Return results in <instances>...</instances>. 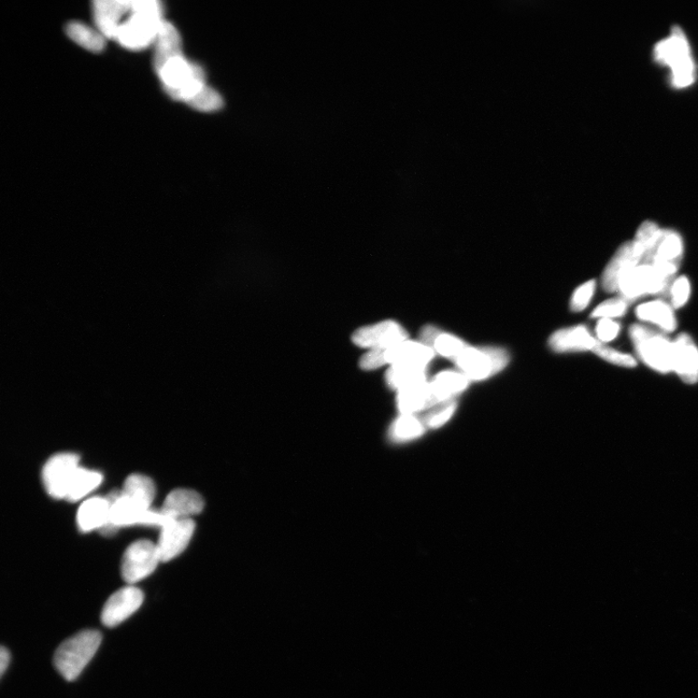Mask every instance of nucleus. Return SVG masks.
Segmentation results:
<instances>
[{
  "instance_id": "nucleus-1",
  "label": "nucleus",
  "mask_w": 698,
  "mask_h": 698,
  "mask_svg": "<svg viewBox=\"0 0 698 698\" xmlns=\"http://www.w3.org/2000/svg\"><path fill=\"white\" fill-rule=\"evenodd\" d=\"M132 15L120 25L115 40L123 48L142 51L154 44L163 22L162 4L158 0L133 2Z\"/></svg>"
},
{
  "instance_id": "nucleus-2",
  "label": "nucleus",
  "mask_w": 698,
  "mask_h": 698,
  "mask_svg": "<svg viewBox=\"0 0 698 698\" xmlns=\"http://www.w3.org/2000/svg\"><path fill=\"white\" fill-rule=\"evenodd\" d=\"M103 643V634L96 630H84L68 638L56 649L54 665L66 681L76 680Z\"/></svg>"
},
{
  "instance_id": "nucleus-3",
  "label": "nucleus",
  "mask_w": 698,
  "mask_h": 698,
  "mask_svg": "<svg viewBox=\"0 0 698 698\" xmlns=\"http://www.w3.org/2000/svg\"><path fill=\"white\" fill-rule=\"evenodd\" d=\"M630 337L639 359L648 367L661 374L673 372V341L640 324L631 326Z\"/></svg>"
},
{
  "instance_id": "nucleus-4",
  "label": "nucleus",
  "mask_w": 698,
  "mask_h": 698,
  "mask_svg": "<svg viewBox=\"0 0 698 698\" xmlns=\"http://www.w3.org/2000/svg\"><path fill=\"white\" fill-rule=\"evenodd\" d=\"M654 56L659 63L672 67V81L675 87H687L694 80L695 66L689 43L679 26L673 28L671 36L658 43Z\"/></svg>"
},
{
  "instance_id": "nucleus-5",
  "label": "nucleus",
  "mask_w": 698,
  "mask_h": 698,
  "mask_svg": "<svg viewBox=\"0 0 698 698\" xmlns=\"http://www.w3.org/2000/svg\"><path fill=\"white\" fill-rule=\"evenodd\" d=\"M683 255L681 235L672 230H661L652 239L640 264L656 268L669 280L674 281Z\"/></svg>"
},
{
  "instance_id": "nucleus-6",
  "label": "nucleus",
  "mask_w": 698,
  "mask_h": 698,
  "mask_svg": "<svg viewBox=\"0 0 698 698\" xmlns=\"http://www.w3.org/2000/svg\"><path fill=\"white\" fill-rule=\"evenodd\" d=\"M673 282L656 268L639 264L622 278L617 292L629 303L646 295H658L664 300L669 299Z\"/></svg>"
},
{
  "instance_id": "nucleus-7",
  "label": "nucleus",
  "mask_w": 698,
  "mask_h": 698,
  "mask_svg": "<svg viewBox=\"0 0 698 698\" xmlns=\"http://www.w3.org/2000/svg\"><path fill=\"white\" fill-rule=\"evenodd\" d=\"M453 362L468 380H483L500 373L509 362V354L501 348L467 347Z\"/></svg>"
},
{
  "instance_id": "nucleus-8",
  "label": "nucleus",
  "mask_w": 698,
  "mask_h": 698,
  "mask_svg": "<svg viewBox=\"0 0 698 698\" xmlns=\"http://www.w3.org/2000/svg\"><path fill=\"white\" fill-rule=\"evenodd\" d=\"M435 351L417 341L405 340L388 349H369L361 358L359 365L366 370L377 369L384 365L418 363L428 366Z\"/></svg>"
},
{
  "instance_id": "nucleus-9",
  "label": "nucleus",
  "mask_w": 698,
  "mask_h": 698,
  "mask_svg": "<svg viewBox=\"0 0 698 698\" xmlns=\"http://www.w3.org/2000/svg\"><path fill=\"white\" fill-rule=\"evenodd\" d=\"M162 562L158 546L150 540L135 541L123 555L122 575L128 584L150 576Z\"/></svg>"
},
{
  "instance_id": "nucleus-10",
  "label": "nucleus",
  "mask_w": 698,
  "mask_h": 698,
  "mask_svg": "<svg viewBox=\"0 0 698 698\" xmlns=\"http://www.w3.org/2000/svg\"><path fill=\"white\" fill-rule=\"evenodd\" d=\"M80 457L75 453H59L52 456L42 471V480L48 494L54 498H66L71 481L79 467Z\"/></svg>"
},
{
  "instance_id": "nucleus-11",
  "label": "nucleus",
  "mask_w": 698,
  "mask_h": 698,
  "mask_svg": "<svg viewBox=\"0 0 698 698\" xmlns=\"http://www.w3.org/2000/svg\"><path fill=\"white\" fill-rule=\"evenodd\" d=\"M408 338L403 327L392 320L362 327L352 335L353 344L369 349H388Z\"/></svg>"
},
{
  "instance_id": "nucleus-12",
  "label": "nucleus",
  "mask_w": 698,
  "mask_h": 698,
  "mask_svg": "<svg viewBox=\"0 0 698 698\" xmlns=\"http://www.w3.org/2000/svg\"><path fill=\"white\" fill-rule=\"evenodd\" d=\"M644 251L636 241H625L611 259L603 274V289L608 293L618 291L622 278L641 263Z\"/></svg>"
},
{
  "instance_id": "nucleus-13",
  "label": "nucleus",
  "mask_w": 698,
  "mask_h": 698,
  "mask_svg": "<svg viewBox=\"0 0 698 698\" xmlns=\"http://www.w3.org/2000/svg\"><path fill=\"white\" fill-rule=\"evenodd\" d=\"M144 594L134 586H126L109 598L102 612V622L107 628H113L133 616L143 605Z\"/></svg>"
},
{
  "instance_id": "nucleus-14",
  "label": "nucleus",
  "mask_w": 698,
  "mask_h": 698,
  "mask_svg": "<svg viewBox=\"0 0 698 698\" xmlns=\"http://www.w3.org/2000/svg\"><path fill=\"white\" fill-rule=\"evenodd\" d=\"M195 531L192 519L171 520L162 528L158 546L162 562H169L177 557L185 548Z\"/></svg>"
},
{
  "instance_id": "nucleus-15",
  "label": "nucleus",
  "mask_w": 698,
  "mask_h": 698,
  "mask_svg": "<svg viewBox=\"0 0 698 698\" xmlns=\"http://www.w3.org/2000/svg\"><path fill=\"white\" fill-rule=\"evenodd\" d=\"M132 0H96L93 3V18L97 31L106 39H115L121 21L132 11Z\"/></svg>"
},
{
  "instance_id": "nucleus-16",
  "label": "nucleus",
  "mask_w": 698,
  "mask_h": 698,
  "mask_svg": "<svg viewBox=\"0 0 698 698\" xmlns=\"http://www.w3.org/2000/svg\"><path fill=\"white\" fill-rule=\"evenodd\" d=\"M673 372L683 382H698V348L688 334H681L673 341Z\"/></svg>"
},
{
  "instance_id": "nucleus-17",
  "label": "nucleus",
  "mask_w": 698,
  "mask_h": 698,
  "mask_svg": "<svg viewBox=\"0 0 698 698\" xmlns=\"http://www.w3.org/2000/svg\"><path fill=\"white\" fill-rule=\"evenodd\" d=\"M203 508V498L197 492L176 489L166 496L161 511L171 520H180L192 519V516L201 514Z\"/></svg>"
},
{
  "instance_id": "nucleus-18",
  "label": "nucleus",
  "mask_w": 698,
  "mask_h": 698,
  "mask_svg": "<svg viewBox=\"0 0 698 698\" xmlns=\"http://www.w3.org/2000/svg\"><path fill=\"white\" fill-rule=\"evenodd\" d=\"M153 46V66L156 74L170 61L183 55L182 38L177 28L165 20L161 25Z\"/></svg>"
},
{
  "instance_id": "nucleus-19",
  "label": "nucleus",
  "mask_w": 698,
  "mask_h": 698,
  "mask_svg": "<svg viewBox=\"0 0 698 698\" xmlns=\"http://www.w3.org/2000/svg\"><path fill=\"white\" fill-rule=\"evenodd\" d=\"M597 343L598 340L583 325L555 332L549 341L552 349L560 353L593 350Z\"/></svg>"
},
{
  "instance_id": "nucleus-20",
  "label": "nucleus",
  "mask_w": 698,
  "mask_h": 698,
  "mask_svg": "<svg viewBox=\"0 0 698 698\" xmlns=\"http://www.w3.org/2000/svg\"><path fill=\"white\" fill-rule=\"evenodd\" d=\"M111 504L106 497L93 496L79 508L77 522L83 533L99 529L103 531L109 524Z\"/></svg>"
},
{
  "instance_id": "nucleus-21",
  "label": "nucleus",
  "mask_w": 698,
  "mask_h": 698,
  "mask_svg": "<svg viewBox=\"0 0 698 698\" xmlns=\"http://www.w3.org/2000/svg\"><path fill=\"white\" fill-rule=\"evenodd\" d=\"M420 340L423 345L452 361L459 358L468 347L457 337L441 331L433 326L424 327L420 333Z\"/></svg>"
},
{
  "instance_id": "nucleus-22",
  "label": "nucleus",
  "mask_w": 698,
  "mask_h": 698,
  "mask_svg": "<svg viewBox=\"0 0 698 698\" xmlns=\"http://www.w3.org/2000/svg\"><path fill=\"white\" fill-rule=\"evenodd\" d=\"M397 404L402 415H416L437 405L430 383L427 381L398 391Z\"/></svg>"
},
{
  "instance_id": "nucleus-23",
  "label": "nucleus",
  "mask_w": 698,
  "mask_h": 698,
  "mask_svg": "<svg viewBox=\"0 0 698 698\" xmlns=\"http://www.w3.org/2000/svg\"><path fill=\"white\" fill-rule=\"evenodd\" d=\"M635 313L640 320L656 325L665 333H673L677 329L673 307L663 299L638 306Z\"/></svg>"
},
{
  "instance_id": "nucleus-24",
  "label": "nucleus",
  "mask_w": 698,
  "mask_h": 698,
  "mask_svg": "<svg viewBox=\"0 0 698 698\" xmlns=\"http://www.w3.org/2000/svg\"><path fill=\"white\" fill-rule=\"evenodd\" d=\"M427 365L403 363L392 365L387 374L388 386L397 391L426 382Z\"/></svg>"
},
{
  "instance_id": "nucleus-25",
  "label": "nucleus",
  "mask_w": 698,
  "mask_h": 698,
  "mask_svg": "<svg viewBox=\"0 0 698 698\" xmlns=\"http://www.w3.org/2000/svg\"><path fill=\"white\" fill-rule=\"evenodd\" d=\"M122 494L137 506L151 509L155 496L153 481L143 475H132L124 482Z\"/></svg>"
},
{
  "instance_id": "nucleus-26",
  "label": "nucleus",
  "mask_w": 698,
  "mask_h": 698,
  "mask_svg": "<svg viewBox=\"0 0 698 698\" xmlns=\"http://www.w3.org/2000/svg\"><path fill=\"white\" fill-rule=\"evenodd\" d=\"M467 386L468 379L456 372L440 373L430 383L437 405L452 400L454 396L463 392Z\"/></svg>"
},
{
  "instance_id": "nucleus-27",
  "label": "nucleus",
  "mask_w": 698,
  "mask_h": 698,
  "mask_svg": "<svg viewBox=\"0 0 698 698\" xmlns=\"http://www.w3.org/2000/svg\"><path fill=\"white\" fill-rule=\"evenodd\" d=\"M65 33L77 45L92 53H101L106 46V38L103 34L81 22L67 24Z\"/></svg>"
},
{
  "instance_id": "nucleus-28",
  "label": "nucleus",
  "mask_w": 698,
  "mask_h": 698,
  "mask_svg": "<svg viewBox=\"0 0 698 698\" xmlns=\"http://www.w3.org/2000/svg\"><path fill=\"white\" fill-rule=\"evenodd\" d=\"M103 480V477L101 473L79 467L73 481L70 483L65 500L73 503L78 502L101 486Z\"/></svg>"
},
{
  "instance_id": "nucleus-29",
  "label": "nucleus",
  "mask_w": 698,
  "mask_h": 698,
  "mask_svg": "<svg viewBox=\"0 0 698 698\" xmlns=\"http://www.w3.org/2000/svg\"><path fill=\"white\" fill-rule=\"evenodd\" d=\"M425 427L415 415H402L391 426L390 437L395 441L415 439L423 435Z\"/></svg>"
},
{
  "instance_id": "nucleus-30",
  "label": "nucleus",
  "mask_w": 698,
  "mask_h": 698,
  "mask_svg": "<svg viewBox=\"0 0 698 698\" xmlns=\"http://www.w3.org/2000/svg\"><path fill=\"white\" fill-rule=\"evenodd\" d=\"M185 103L202 112L218 111L223 106L221 96L215 90L209 88L208 85Z\"/></svg>"
},
{
  "instance_id": "nucleus-31",
  "label": "nucleus",
  "mask_w": 698,
  "mask_h": 698,
  "mask_svg": "<svg viewBox=\"0 0 698 698\" xmlns=\"http://www.w3.org/2000/svg\"><path fill=\"white\" fill-rule=\"evenodd\" d=\"M629 302L622 297L612 298L598 305L592 313L594 319H616L621 318L628 310Z\"/></svg>"
},
{
  "instance_id": "nucleus-32",
  "label": "nucleus",
  "mask_w": 698,
  "mask_h": 698,
  "mask_svg": "<svg viewBox=\"0 0 698 698\" xmlns=\"http://www.w3.org/2000/svg\"><path fill=\"white\" fill-rule=\"evenodd\" d=\"M592 351L610 364L624 368L636 367V361L632 355L618 351L600 343V341Z\"/></svg>"
},
{
  "instance_id": "nucleus-33",
  "label": "nucleus",
  "mask_w": 698,
  "mask_h": 698,
  "mask_svg": "<svg viewBox=\"0 0 698 698\" xmlns=\"http://www.w3.org/2000/svg\"><path fill=\"white\" fill-rule=\"evenodd\" d=\"M456 408H457V403L454 398L437 405L435 409L425 417L423 420L425 426L430 427V428H438V427L445 425L454 415Z\"/></svg>"
},
{
  "instance_id": "nucleus-34",
  "label": "nucleus",
  "mask_w": 698,
  "mask_h": 698,
  "mask_svg": "<svg viewBox=\"0 0 698 698\" xmlns=\"http://www.w3.org/2000/svg\"><path fill=\"white\" fill-rule=\"evenodd\" d=\"M691 295V283L687 277L676 278L673 283L669 299L673 309H680L687 304Z\"/></svg>"
},
{
  "instance_id": "nucleus-35",
  "label": "nucleus",
  "mask_w": 698,
  "mask_h": 698,
  "mask_svg": "<svg viewBox=\"0 0 698 698\" xmlns=\"http://www.w3.org/2000/svg\"><path fill=\"white\" fill-rule=\"evenodd\" d=\"M595 290V280H592L582 284L574 293L571 300V309L574 311H582L585 310Z\"/></svg>"
},
{
  "instance_id": "nucleus-36",
  "label": "nucleus",
  "mask_w": 698,
  "mask_h": 698,
  "mask_svg": "<svg viewBox=\"0 0 698 698\" xmlns=\"http://www.w3.org/2000/svg\"><path fill=\"white\" fill-rule=\"evenodd\" d=\"M620 329V324L614 320L601 319L595 329L597 340L602 344L609 343L617 338Z\"/></svg>"
},
{
  "instance_id": "nucleus-37",
  "label": "nucleus",
  "mask_w": 698,
  "mask_h": 698,
  "mask_svg": "<svg viewBox=\"0 0 698 698\" xmlns=\"http://www.w3.org/2000/svg\"><path fill=\"white\" fill-rule=\"evenodd\" d=\"M659 231L660 227L656 223L649 221H645L638 228L634 241L638 245L641 246V248L644 249L645 252L647 247L651 243L652 239L654 237V235L657 234Z\"/></svg>"
},
{
  "instance_id": "nucleus-38",
  "label": "nucleus",
  "mask_w": 698,
  "mask_h": 698,
  "mask_svg": "<svg viewBox=\"0 0 698 698\" xmlns=\"http://www.w3.org/2000/svg\"><path fill=\"white\" fill-rule=\"evenodd\" d=\"M11 661V654L7 648L5 646L0 649V673L2 676L5 674L7 668Z\"/></svg>"
}]
</instances>
